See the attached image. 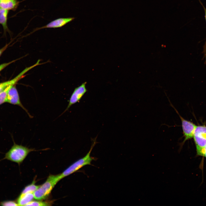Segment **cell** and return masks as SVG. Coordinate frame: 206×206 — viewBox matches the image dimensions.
I'll return each mask as SVG.
<instances>
[{
	"label": "cell",
	"mask_w": 206,
	"mask_h": 206,
	"mask_svg": "<svg viewBox=\"0 0 206 206\" xmlns=\"http://www.w3.org/2000/svg\"><path fill=\"white\" fill-rule=\"evenodd\" d=\"M97 137L92 139V144L89 152L84 157L78 159L68 167L61 174H60V179L77 171L83 167L88 165H91V162L96 160L95 158L90 156L91 152L97 143Z\"/></svg>",
	"instance_id": "obj_1"
},
{
	"label": "cell",
	"mask_w": 206,
	"mask_h": 206,
	"mask_svg": "<svg viewBox=\"0 0 206 206\" xmlns=\"http://www.w3.org/2000/svg\"><path fill=\"white\" fill-rule=\"evenodd\" d=\"M33 150V149H29L14 142L13 146L6 153L5 157L2 160L6 159L20 165L28 154Z\"/></svg>",
	"instance_id": "obj_2"
},
{
	"label": "cell",
	"mask_w": 206,
	"mask_h": 206,
	"mask_svg": "<svg viewBox=\"0 0 206 206\" xmlns=\"http://www.w3.org/2000/svg\"><path fill=\"white\" fill-rule=\"evenodd\" d=\"M60 180V174L49 176L45 182L34 192V198L37 200L46 198L56 183Z\"/></svg>",
	"instance_id": "obj_3"
},
{
	"label": "cell",
	"mask_w": 206,
	"mask_h": 206,
	"mask_svg": "<svg viewBox=\"0 0 206 206\" xmlns=\"http://www.w3.org/2000/svg\"><path fill=\"white\" fill-rule=\"evenodd\" d=\"M171 105L174 109L179 116L181 122V126L183 131L184 140L181 145H183L187 140L191 139L193 137L194 133L197 126L193 122L185 120L179 113L177 109L170 102Z\"/></svg>",
	"instance_id": "obj_4"
},
{
	"label": "cell",
	"mask_w": 206,
	"mask_h": 206,
	"mask_svg": "<svg viewBox=\"0 0 206 206\" xmlns=\"http://www.w3.org/2000/svg\"><path fill=\"white\" fill-rule=\"evenodd\" d=\"M193 138L196 145L197 151L206 146V126H197Z\"/></svg>",
	"instance_id": "obj_5"
},
{
	"label": "cell",
	"mask_w": 206,
	"mask_h": 206,
	"mask_svg": "<svg viewBox=\"0 0 206 206\" xmlns=\"http://www.w3.org/2000/svg\"><path fill=\"white\" fill-rule=\"evenodd\" d=\"M86 84L87 82H85L75 88L70 98L68 106L63 113L68 110L72 105L78 102L81 99L87 91L86 88Z\"/></svg>",
	"instance_id": "obj_6"
},
{
	"label": "cell",
	"mask_w": 206,
	"mask_h": 206,
	"mask_svg": "<svg viewBox=\"0 0 206 206\" xmlns=\"http://www.w3.org/2000/svg\"><path fill=\"white\" fill-rule=\"evenodd\" d=\"M5 102L17 105L20 106L25 111L30 118H32V116L29 113L27 110L22 104L17 90L14 85L9 89L8 92Z\"/></svg>",
	"instance_id": "obj_7"
},
{
	"label": "cell",
	"mask_w": 206,
	"mask_h": 206,
	"mask_svg": "<svg viewBox=\"0 0 206 206\" xmlns=\"http://www.w3.org/2000/svg\"><path fill=\"white\" fill-rule=\"evenodd\" d=\"M75 18L73 17H70L61 18L56 19L51 21L45 26L35 29L30 34L38 30L42 29L61 27L72 21Z\"/></svg>",
	"instance_id": "obj_8"
},
{
	"label": "cell",
	"mask_w": 206,
	"mask_h": 206,
	"mask_svg": "<svg viewBox=\"0 0 206 206\" xmlns=\"http://www.w3.org/2000/svg\"><path fill=\"white\" fill-rule=\"evenodd\" d=\"M26 69H24L18 75L13 79L4 82L0 83V92L4 90L7 86L11 85H14L24 76V74L27 72Z\"/></svg>",
	"instance_id": "obj_9"
},
{
	"label": "cell",
	"mask_w": 206,
	"mask_h": 206,
	"mask_svg": "<svg viewBox=\"0 0 206 206\" xmlns=\"http://www.w3.org/2000/svg\"><path fill=\"white\" fill-rule=\"evenodd\" d=\"M34 198L33 193H21L17 200L19 206H26Z\"/></svg>",
	"instance_id": "obj_10"
},
{
	"label": "cell",
	"mask_w": 206,
	"mask_h": 206,
	"mask_svg": "<svg viewBox=\"0 0 206 206\" xmlns=\"http://www.w3.org/2000/svg\"><path fill=\"white\" fill-rule=\"evenodd\" d=\"M19 3L17 0H0V7L8 10L14 9L17 8Z\"/></svg>",
	"instance_id": "obj_11"
},
{
	"label": "cell",
	"mask_w": 206,
	"mask_h": 206,
	"mask_svg": "<svg viewBox=\"0 0 206 206\" xmlns=\"http://www.w3.org/2000/svg\"><path fill=\"white\" fill-rule=\"evenodd\" d=\"M8 10L0 7V24L6 30L7 27V18Z\"/></svg>",
	"instance_id": "obj_12"
},
{
	"label": "cell",
	"mask_w": 206,
	"mask_h": 206,
	"mask_svg": "<svg viewBox=\"0 0 206 206\" xmlns=\"http://www.w3.org/2000/svg\"><path fill=\"white\" fill-rule=\"evenodd\" d=\"M40 185H36L33 183L26 186L23 190L21 193H32L34 192L39 187Z\"/></svg>",
	"instance_id": "obj_13"
},
{
	"label": "cell",
	"mask_w": 206,
	"mask_h": 206,
	"mask_svg": "<svg viewBox=\"0 0 206 206\" xmlns=\"http://www.w3.org/2000/svg\"><path fill=\"white\" fill-rule=\"evenodd\" d=\"M14 85H11L7 86L4 90L0 92V105L5 102L8 92L9 89Z\"/></svg>",
	"instance_id": "obj_14"
},
{
	"label": "cell",
	"mask_w": 206,
	"mask_h": 206,
	"mask_svg": "<svg viewBox=\"0 0 206 206\" xmlns=\"http://www.w3.org/2000/svg\"><path fill=\"white\" fill-rule=\"evenodd\" d=\"M50 203L46 202L41 201H31L26 206H49Z\"/></svg>",
	"instance_id": "obj_15"
},
{
	"label": "cell",
	"mask_w": 206,
	"mask_h": 206,
	"mask_svg": "<svg viewBox=\"0 0 206 206\" xmlns=\"http://www.w3.org/2000/svg\"><path fill=\"white\" fill-rule=\"evenodd\" d=\"M0 205L3 206H18L17 203L13 201H6L1 202Z\"/></svg>",
	"instance_id": "obj_16"
},
{
	"label": "cell",
	"mask_w": 206,
	"mask_h": 206,
	"mask_svg": "<svg viewBox=\"0 0 206 206\" xmlns=\"http://www.w3.org/2000/svg\"><path fill=\"white\" fill-rule=\"evenodd\" d=\"M198 155L204 157L206 158V146L201 149L197 151Z\"/></svg>",
	"instance_id": "obj_17"
},
{
	"label": "cell",
	"mask_w": 206,
	"mask_h": 206,
	"mask_svg": "<svg viewBox=\"0 0 206 206\" xmlns=\"http://www.w3.org/2000/svg\"><path fill=\"white\" fill-rule=\"evenodd\" d=\"M15 61H13L8 63H5L0 65V72L7 66L12 63Z\"/></svg>",
	"instance_id": "obj_18"
},
{
	"label": "cell",
	"mask_w": 206,
	"mask_h": 206,
	"mask_svg": "<svg viewBox=\"0 0 206 206\" xmlns=\"http://www.w3.org/2000/svg\"><path fill=\"white\" fill-rule=\"evenodd\" d=\"M7 45L5 46L4 47L0 49V56L3 53V52L5 50L7 47Z\"/></svg>",
	"instance_id": "obj_19"
},
{
	"label": "cell",
	"mask_w": 206,
	"mask_h": 206,
	"mask_svg": "<svg viewBox=\"0 0 206 206\" xmlns=\"http://www.w3.org/2000/svg\"><path fill=\"white\" fill-rule=\"evenodd\" d=\"M203 52L205 56H206V41L204 46Z\"/></svg>",
	"instance_id": "obj_20"
},
{
	"label": "cell",
	"mask_w": 206,
	"mask_h": 206,
	"mask_svg": "<svg viewBox=\"0 0 206 206\" xmlns=\"http://www.w3.org/2000/svg\"><path fill=\"white\" fill-rule=\"evenodd\" d=\"M200 2L201 4L202 5V6L204 8V10L205 13V20H206V8H205V7H204V6L203 5V4L202 3H201V2L200 1Z\"/></svg>",
	"instance_id": "obj_21"
}]
</instances>
